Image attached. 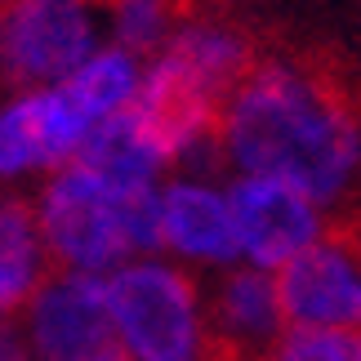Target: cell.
Segmentation results:
<instances>
[{"label":"cell","instance_id":"obj_1","mask_svg":"<svg viewBox=\"0 0 361 361\" xmlns=\"http://www.w3.org/2000/svg\"><path fill=\"white\" fill-rule=\"evenodd\" d=\"M214 157L232 178H276L339 214L361 197V112L312 67L255 59L219 107Z\"/></svg>","mask_w":361,"mask_h":361},{"label":"cell","instance_id":"obj_2","mask_svg":"<svg viewBox=\"0 0 361 361\" xmlns=\"http://www.w3.org/2000/svg\"><path fill=\"white\" fill-rule=\"evenodd\" d=\"M255 59V40L237 23L219 13H188L165 49L143 63L134 112L161 143L170 170H219V107Z\"/></svg>","mask_w":361,"mask_h":361},{"label":"cell","instance_id":"obj_3","mask_svg":"<svg viewBox=\"0 0 361 361\" xmlns=\"http://www.w3.org/2000/svg\"><path fill=\"white\" fill-rule=\"evenodd\" d=\"M152 197L157 188H125L72 161L27 192L49 268L107 276L121 263L152 255Z\"/></svg>","mask_w":361,"mask_h":361},{"label":"cell","instance_id":"obj_4","mask_svg":"<svg viewBox=\"0 0 361 361\" xmlns=\"http://www.w3.org/2000/svg\"><path fill=\"white\" fill-rule=\"evenodd\" d=\"M107 348L121 361H224L205 317V281L188 268L138 255L103 276Z\"/></svg>","mask_w":361,"mask_h":361},{"label":"cell","instance_id":"obj_5","mask_svg":"<svg viewBox=\"0 0 361 361\" xmlns=\"http://www.w3.org/2000/svg\"><path fill=\"white\" fill-rule=\"evenodd\" d=\"M99 125L103 116L72 80L45 90H5L0 94V188H36L45 174L72 165Z\"/></svg>","mask_w":361,"mask_h":361},{"label":"cell","instance_id":"obj_6","mask_svg":"<svg viewBox=\"0 0 361 361\" xmlns=\"http://www.w3.org/2000/svg\"><path fill=\"white\" fill-rule=\"evenodd\" d=\"M103 45L99 13L85 0H0V85H59Z\"/></svg>","mask_w":361,"mask_h":361},{"label":"cell","instance_id":"obj_7","mask_svg":"<svg viewBox=\"0 0 361 361\" xmlns=\"http://www.w3.org/2000/svg\"><path fill=\"white\" fill-rule=\"evenodd\" d=\"M152 255L188 268L192 276H214L237 263L224 170H170L152 197Z\"/></svg>","mask_w":361,"mask_h":361},{"label":"cell","instance_id":"obj_8","mask_svg":"<svg viewBox=\"0 0 361 361\" xmlns=\"http://www.w3.org/2000/svg\"><path fill=\"white\" fill-rule=\"evenodd\" d=\"M228 210L237 263L272 276L335 228V214H326L312 197L295 192L290 183H276V178L228 174Z\"/></svg>","mask_w":361,"mask_h":361},{"label":"cell","instance_id":"obj_9","mask_svg":"<svg viewBox=\"0 0 361 361\" xmlns=\"http://www.w3.org/2000/svg\"><path fill=\"white\" fill-rule=\"evenodd\" d=\"M5 326L32 361H85L107 353L103 276L49 268Z\"/></svg>","mask_w":361,"mask_h":361},{"label":"cell","instance_id":"obj_10","mask_svg":"<svg viewBox=\"0 0 361 361\" xmlns=\"http://www.w3.org/2000/svg\"><path fill=\"white\" fill-rule=\"evenodd\" d=\"M290 330H353L361 335V241L330 228L295 263L276 272Z\"/></svg>","mask_w":361,"mask_h":361},{"label":"cell","instance_id":"obj_11","mask_svg":"<svg viewBox=\"0 0 361 361\" xmlns=\"http://www.w3.org/2000/svg\"><path fill=\"white\" fill-rule=\"evenodd\" d=\"M205 317H210L224 361H263L290 330L276 276L245 268V263L205 276Z\"/></svg>","mask_w":361,"mask_h":361},{"label":"cell","instance_id":"obj_12","mask_svg":"<svg viewBox=\"0 0 361 361\" xmlns=\"http://www.w3.org/2000/svg\"><path fill=\"white\" fill-rule=\"evenodd\" d=\"M76 161H85L90 170L116 178L125 188H157L161 178L170 174V161H165L161 143L152 138L147 125L138 121L134 107L112 116V121H103L99 130L90 134V143Z\"/></svg>","mask_w":361,"mask_h":361},{"label":"cell","instance_id":"obj_13","mask_svg":"<svg viewBox=\"0 0 361 361\" xmlns=\"http://www.w3.org/2000/svg\"><path fill=\"white\" fill-rule=\"evenodd\" d=\"M49 272L32 205L18 192H0V322L18 312V303Z\"/></svg>","mask_w":361,"mask_h":361},{"label":"cell","instance_id":"obj_14","mask_svg":"<svg viewBox=\"0 0 361 361\" xmlns=\"http://www.w3.org/2000/svg\"><path fill=\"white\" fill-rule=\"evenodd\" d=\"M94 13H99L103 45L147 63L178 32V23L188 18V5L183 0H94Z\"/></svg>","mask_w":361,"mask_h":361},{"label":"cell","instance_id":"obj_15","mask_svg":"<svg viewBox=\"0 0 361 361\" xmlns=\"http://www.w3.org/2000/svg\"><path fill=\"white\" fill-rule=\"evenodd\" d=\"M268 361H361V335L353 330H286Z\"/></svg>","mask_w":361,"mask_h":361},{"label":"cell","instance_id":"obj_16","mask_svg":"<svg viewBox=\"0 0 361 361\" xmlns=\"http://www.w3.org/2000/svg\"><path fill=\"white\" fill-rule=\"evenodd\" d=\"M0 361H32V357L23 353V343L13 339V330H9V326H0Z\"/></svg>","mask_w":361,"mask_h":361},{"label":"cell","instance_id":"obj_17","mask_svg":"<svg viewBox=\"0 0 361 361\" xmlns=\"http://www.w3.org/2000/svg\"><path fill=\"white\" fill-rule=\"evenodd\" d=\"M85 361H121V357H116L112 348H107V353H94V357H85Z\"/></svg>","mask_w":361,"mask_h":361},{"label":"cell","instance_id":"obj_18","mask_svg":"<svg viewBox=\"0 0 361 361\" xmlns=\"http://www.w3.org/2000/svg\"><path fill=\"white\" fill-rule=\"evenodd\" d=\"M85 5H94V0H85Z\"/></svg>","mask_w":361,"mask_h":361},{"label":"cell","instance_id":"obj_19","mask_svg":"<svg viewBox=\"0 0 361 361\" xmlns=\"http://www.w3.org/2000/svg\"><path fill=\"white\" fill-rule=\"evenodd\" d=\"M0 326H5V322H0Z\"/></svg>","mask_w":361,"mask_h":361}]
</instances>
